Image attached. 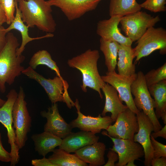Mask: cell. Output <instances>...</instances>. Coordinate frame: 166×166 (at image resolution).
<instances>
[{"label":"cell","instance_id":"21","mask_svg":"<svg viewBox=\"0 0 166 166\" xmlns=\"http://www.w3.org/2000/svg\"><path fill=\"white\" fill-rule=\"evenodd\" d=\"M16 14L14 18L9 25V26L6 29L7 33L11 30H16L19 31L22 36V42L21 45L18 48L16 51V54L19 56L22 54L25 49L26 44L33 40H39L45 38L52 37L53 34L52 33H48L45 35L39 37L31 38L29 35L28 29L29 28L25 24L22 20L21 12L18 7V3L16 6Z\"/></svg>","mask_w":166,"mask_h":166},{"label":"cell","instance_id":"19","mask_svg":"<svg viewBox=\"0 0 166 166\" xmlns=\"http://www.w3.org/2000/svg\"><path fill=\"white\" fill-rule=\"evenodd\" d=\"M106 145L97 142L84 146L76 151L75 154L80 160L90 166H101L105 163L104 155Z\"/></svg>","mask_w":166,"mask_h":166},{"label":"cell","instance_id":"25","mask_svg":"<svg viewBox=\"0 0 166 166\" xmlns=\"http://www.w3.org/2000/svg\"><path fill=\"white\" fill-rule=\"evenodd\" d=\"M100 49L103 53L105 64L109 72L115 71L120 44L114 41H106L100 38Z\"/></svg>","mask_w":166,"mask_h":166},{"label":"cell","instance_id":"18","mask_svg":"<svg viewBox=\"0 0 166 166\" xmlns=\"http://www.w3.org/2000/svg\"><path fill=\"white\" fill-rule=\"evenodd\" d=\"M99 139L98 136L90 132L81 130L77 132H72L62 139L59 148L69 153L74 152L84 146L98 142Z\"/></svg>","mask_w":166,"mask_h":166},{"label":"cell","instance_id":"10","mask_svg":"<svg viewBox=\"0 0 166 166\" xmlns=\"http://www.w3.org/2000/svg\"><path fill=\"white\" fill-rule=\"evenodd\" d=\"M115 121L106 129L108 134L114 138L133 140L139 128L136 115L128 108L118 115Z\"/></svg>","mask_w":166,"mask_h":166},{"label":"cell","instance_id":"4","mask_svg":"<svg viewBox=\"0 0 166 166\" xmlns=\"http://www.w3.org/2000/svg\"><path fill=\"white\" fill-rule=\"evenodd\" d=\"M22 73L36 81L44 88L52 104L63 102L69 109L74 106L68 93L69 84L62 77L57 76L53 79H46L30 66L24 69Z\"/></svg>","mask_w":166,"mask_h":166},{"label":"cell","instance_id":"34","mask_svg":"<svg viewBox=\"0 0 166 166\" xmlns=\"http://www.w3.org/2000/svg\"><path fill=\"white\" fill-rule=\"evenodd\" d=\"M108 160L107 163L105 164L104 166H114L115 163L118 161L119 156L118 154L115 151L110 149L107 155Z\"/></svg>","mask_w":166,"mask_h":166},{"label":"cell","instance_id":"26","mask_svg":"<svg viewBox=\"0 0 166 166\" xmlns=\"http://www.w3.org/2000/svg\"><path fill=\"white\" fill-rule=\"evenodd\" d=\"M140 4L136 0H110L109 6L110 16L121 17L140 11Z\"/></svg>","mask_w":166,"mask_h":166},{"label":"cell","instance_id":"16","mask_svg":"<svg viewBox=\"0 0 166 166\" xmlns=\"http://www.w3.org/2000/svg\"><path fill=\"white\" fill-rule=\"evenodd\" d=\"M48 109L47 112L43 111L40 113L42 117L47 119L44 126V131L62 139L72 132L73 128L60 115L56 103L53 104Z\"/></svg>","mask_w":166,"mask_h":166},{"label":"cell","instance_id":"30","mask_svg":"<svg viewBox=\"0 0 166 166\" xmlns=\"http://www.w3.org/2000/svg\"><path fill=\"white\" fill-rule=\"evenodd\" d=\"M17 0H0V5L6 17V23L10 25L14 20Z\"/></svg>","mask_w":166,"mask_h":166},{"label":"cell","instance_id":"36","mask_svg":"<svg viewBox=\"0 0 166 166\" xmlns=\"http://www.w3.org/2000/svg\"><path fill=\"white\" fill-rule=\"evenodd\" d=\"M7 34L6 29L2 26H0V53L6 43Z\"/></svg>","mask_w":166,"mask_h":166},{"label":"cell","instance_id":"37","mask_svg":"<svg viewBox=\"0 0 166 166\" xmlns=\"http://www.w3.org/2000/svg\"><path fill=\"white\" fill-rule=\"evenodd\" d=\"M151 165L152 166H166V157H161L153 158L151 162Z\"/></svg>","mask_w":166,"mask_h":166},{"label":"cell","instance_id":"8","mask_svg":"<svg viewBox=\"0 0 166 166\" xmlns=\"http://www.w3.org/2000/svg\"><path fill=\"white\" fill-rule=\"evenodd\" d=\"M160 21L158 15L155 17L146 12L138 11L121 17V29L132 42L137 41L149 28Z\"/></svg>","mask_w":166,"mask_h":166},{"label":"cell","instance_id":"12","mask_svg":"<svg viewBox=\"0 0 166 166\" xmlns=\"http://www.w3.org/2000/svg\"><path fill=\"white\" fill-rule=\"evenodd\" d=\"M102 134L109 137L113 145L109 149L116 152L119 156L118 162L116 166H124L129 161L140 160L144 156L143 148L139 143L129 139L116 138L108 135L106 131Z\"/></svg>","mask_w":166,"mask_h":166},{"label":"cell","instance_id":"32","mask_svg":"<svg viewBox=\"0 0 166 166\" xmlns=\"http://www.w3.org/2000/svg\"><path fill=\"white\" fill-rule=\"evenodd\" d=\"M150 138L153 150V158L166 157V145L156 140L151 135Z\"/></svg>","mask_w":166,"mask_h":166},{"label":"cell","instance_id":"7","mask_svg":"<svg viewBox=\"0 0 166 166\" xmlns=\"http://www.w3.org/2000/svg\"><path fill=\"white\" fill-rule=\"evenodd\" d=\"M136 44L137 45L133 48L136 62L156 50L164 54L166 53V30L162 27H151L136 41Z\"/></svg>","mask_w":166,"mask_h":166},{"label":"cell","instance_id":"29","mask_svg":"<svg viewBox=\"0 0 166 166\" xmlns=\"http://www.w3.org/2000/svg\"><path fill=\"white\" fill-rule=\"evenodd\" d=\"M144 77L148 87L166 80V63L156 69L149 71L144 75Z\"/></svg>","mask_w":166,"mask_h":166},{"label":"cell","instance_id":"14","mask_svg":"<svg viewBox=\"0 0 166 166\" xmlns=\"http://www.w3.org/2000/svg\"><path fill=\"white\" fill-rule=\"evenodd\" d=\"M74 103L78 115L76 119L69 123L73 128H78L81 130L90 132L96 134L100 133L102 129L106 130L114 122L109 116L102 117L101 114H99L95 117L85 115L81 112V107L77 99Z\"/></svg>","mask_w":166,"mask_h":166},{"label":"cell","instance_id":"20","mask_svg":"<svg viewBox=\"0 0 166 166\" xmlns=\"http://www.w3.org/2000/svg\"><path fill=\"white\" fill-rule=\"evenodd\" d=\"M101 89L105 96V103L101 115L104 117L107 113L110 112V117L114 122L118 115L128 108L122 104L117 90L113 86L105 82Z\"/></svg>","mask_w":166,"mask_h":166},{"label":"cell","instance_id":"27","mask_svg":"<svg viewBox=\"0 0 166 166\" xmlns=\"http://www.w3.org/2000/svg\"><path fill=\"white\" fill-rule=\"evenodd\" d=\"M48 159L55 166H87V163L81 160L75 154H72L59 148L54 149Z\"/></svg>","mask_w":166,"mask_h":166},{"label":"cell","instance_id":"13","mask_svg":"<svg viewBox=\"0 0 166 166\" xmlns=\"http://www.w3.org/2000/svg\"><path fill=\"white\" fill-rule=\"evenodd\" d=\"M102 0H48L51 6L60 8L67 19L72 21L95 10Z\"/></svg>","mask_w":166,"mask_h":166},{"label":"cell","instance_id":"15","mask_svg":"<svg viewBox=\"0 0 166 166\" xmlns=\"http://www.w3.org/2000/svg\"><path fill=\"white\" fill-rule=\"evenodd\" d=\"M138 123V132L134 135L133 140L140 144L144 152V164L150 166L153 158V150L151 142V134L154 131L153 124L148 116L142 111L136 114Z\"/></svg>","mask_w":166,"mask_h":166},{"label":"cell","instance_id":"22","mask_svg":"<svg viewBox=\"0 0 166 166\" xmlns=\"http://www.w3.org/2000/svg\"><path fill=\"white\" fill-rule=\"evenodd\" d=\"M117 63L118 74L129 77L136 73V66L133 63L134 58L133 49L131 45L120 44Z\"/></svg>","mask_w":166,"mask_h":166},{"label":"cell","instance_id":"5","mask_svg":"<svg viewBox=\"0 0 166 166\" xmlns=\"http://www.w3.org/2000/svg\"><path fill=\"white\" fill-rule=\"evenodd\" d=\"M131 87L132 94L134 97V103L138 110L142 111L151 120L154 127V132L162 127L155 114L154 100L149 91L143 72L140 71Z\"/></svg>","mask_w":166,"mask_h":166},{"label":"cell","instance_id":"23","mask_svg":"<svg viewBox=\"0 0 166 166\" xmlns=\"http://www.w3.org/2000/svg\"><path fill=\"white\" fill-rule=\"evenodd\" d=\"M31 138L34 142L35 151L43 157L48 153L53 152L62 142V139L45 131L40 134L33 135Z\"/></svg>","mask_w":166,"mask_h":166},{"label":"cell","instance_id":"41","mask_svg":"<svg viewBox=\"0 0 166 166\" xmlns=\"http://www.w3.org/2000/svg\"><path fill=\"white\" fill-rule=\"evenodd\" d=\"M6 101L0 98V107L4 105Z\"/></svg>","mask_w":166,"mask_h":166},{"label":"cell","instance_id":"9","mask_svg":"<svg viewBox=\"0 0 166 166\" xmlns=\"http://www.w3.org/2000/svg\"><path fill=\"white\" fill-rule=\"evenodd\" d=\"M18 93L14 89H11L6 96L7 100L0 107V122L7 130L8 143L10 144L11 156L10 166H15L19 160V148L15 143V135L12 126V112L13 105Z\"/></svg>","mask_w":166,"mask_h":166},{"label":"cell","instance_id":"2","mask_svg":"<svg viewBox=\"0 0 166 166\" xmlns=\"http://www.w3.org/2000/svg\"><path fill=\"white\" fill-rule=\"evenodd\" d=\"M6 44L0 53V91H6L5 83L13 84L16 77L19 76L24 68L21 64L25 59L22 54L17 56V49L19 46L18 39L12 33L6 34Z\"/></svg>","mask_w":166,"mask_h":166},{"label":"cell","instance_id":"24","mask_svg":"<svg viewBox=\"0 0 166 166\" xmlns=\"http://www.w3.org/2000/svg\"><path fill=\"white\" fill-rule=\"evenodd\" d=\"M153 98L155 115L158 119L166 114V80L148 87Z\"/></svg>","mask_w":166,"mask_h":166},{"label":"cell","instance_id":"28","mask_svg":"<svg viewBox=\"0 0 166 166\" xmlns=\"http://www.w3.org/2000/svg\"><path fill=\"white\" fill-rule=\"evenodd\" d=\"M44 65L54 71L57 76L61 77L59 68L50 53L45 50H40L34 53L29 62V66L33 69L39 65Z\"/></svg>","mask_w":166,"mask_h":166},{"label":"cell","instance_id":"3","mask_svg":"<svg viewBox=\"0 0 166 166\" xmlns=\"http://www.w3.org/2000/svg\"><path fill=\"white\" fill-rule=\"evenodd\" d=\"M100 57L98 50L89 49L69 59L67 64L70 67L77 69L81 73L82 85L81 87L83 92H86V88L89 87L97 91L102 99L101 90L105 82L99 73L97 66Z\"/></svg>","mask_w":166,"mask_h":166},{"label":"cell","instance_id":"31","mask_svg":"<svg viewBox=\"0 0 166 166\" xmlns=\"http://www.w3.org/2000/svg\"><path fill=\"white\" fill-rule=\"evenodd\" d=\"M166 0H146L140 6L141 8L157 13L166 11Z\"/></svg>","mask_w":166,"mask_h":166},{"label":"cell","instance_id":"6","mask_svg":"<svg viewBox=\"0 0 166 166\" xmlns=\"http://www.w3.org/2000/svg\"><path fill=\"white\" fill-rule=\"evenodd\" d=\"M25 96L23 89L20 86L12 112L15 143L19 149L25 146L31 126V118L27 108Z\"/></svg>","mask_w":166,"mask_h":166},{"label":"cell","instance_id":"17","mask_svg":"<svg viewBox=\"0 0 166 166\" xmlns=\"http://www.w3.org/2000/svg\"><path fill=\"white\" fill-rule=\"evenodd\" d=\"M121 18L119 16H111L109 19L99 21L97 23V34L104 40L131 45L133 42L128 38L122 35L118 27Z\"/></svg>","mask_w":166,"mask_h":166},{"label":"cell","instance_id":"11","mask_svg":"<svg viewBox=\"0 0 166 166\" xmlns=\"http://www.w3.org/2000/svg\"><path fill=\"white\" fill-rule=\"evenodd\" d=\"M136 76V73L129 77L122 76L114 71L111 72L107 71L105 75L101 76L102 80L105 82L109 84L116 89L121 101H124L128 108L136 114L140 111L134 103L131 87Z\"/></svg>","mask_w":166,"mask_h":166},{"label":"cell","instance_id":"38","mask_svg":"<svg viewBox=\"0 0 166 166\" xmlns=\"http://www.w3.org/2000/svg\"><path fill=\"white\" fill-rule=\"evenodd\" d=\"M154 138L160 137L166 139V125L156 132L152 133L151 135Z\"/></svg>","mask_w":166,"mask_h":166},{"label":"cell","instance_id":"35","mask_svg":"<svg viewBox=\"0 0 166 166\" xmlns=\"http://www.w3.org/2000/svg\"><path fill=\"white\" fill-rule=\"evenodd\" d=\"M32 164L34 166H55L52 163L48 158L44 156L40 159H34L31 161Z\"/></svg>","mask_w":166,"mask_h":166},{"label":"cell","instance_id":"33","mask_svg":"<svg viewBox=\"0 0 166 166\" xmlns=\"http://www.w3.org/2000/svg\"><path fill=\"white\" fill-rule=\"evenodd\" d=\"M11 160L10 152H7L2 145L1 134L0 132V161L5 162H10Z\"/></svg>","mask_w":166,"mask_h":166},{"label":"cell","instance_id":"40","mask_svg":"<svg viewBox=\"0 0 166 166\" xmlns=\"http://www.w3.org/2000/svg\"><path fill=\"white\" fill-rule=\"evenodd\" d=\"M134 160H131L129 161L127 164L125 165L126 166H136L135 164L134 163Z\"/></svg>","mask_w":166,"mask_h":166},{"label":"cell","instance_id":"39","mask_svg":"<svg viewBox=\"0 0 166 166\" xmlns=\"http://www.w3.org/2000/svg\"><path fill=\"white\" fill-rule=\"evenodd\" d=\"M7 19L5 13L0 5V26L6 23Z\"/></svg>","mask_w":166,"mask_h":166},{"label":"cell","instance_id":"1","mask_svg":"<svg viewBox=\"0 0 166 166\" xmlns=\"http://www.w3.org/2000/svg\"><path fill=\"white\" fill-rule=\"evenodd\" d=\"M22 21L29 28L36 26L40 30L52 33L56 24L51 6L45 0H17Z\"/></svg>","mask_w":166,"mask_h":166}]
</instances>
